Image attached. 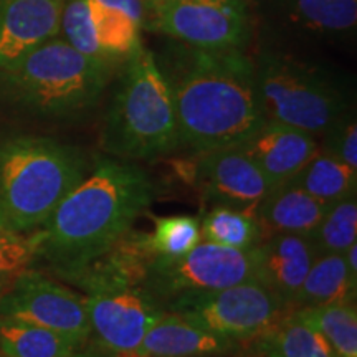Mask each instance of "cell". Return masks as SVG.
Masks as SVG:
<instances>
[{"label": "cell", "instance_id": "obj_1", "mask_svg": "<svg viewBox=\"0 0 357 357\" xmlns=\"http://www.w3.org/2000/svg\"><path fill=\"white\" fill-rule=\"evenodd\" d=\"M160 70L171 86L181 144L200 154L238 147L265 124L255 63L240 48L181 43Z\"/></svg>", "mask_w": 357, "mask_h": 357}, {"label": "cell", "instance_id": "obj_2", "mask_svg": "<svg viewBox=\"0 0 357 357\" xmlns=\"http://www.w3.org/2000/svg\"><path fill=\"white\" fill-rule=\"evenodd\" d=\"M155 185L139 166L98 159L38 231V253L58 275L77 278L126 236L149 208Z\"/></svg>", "mask_w": 357, "mask_h": 357}, {"label": "cell", "instance_id": "obj_3", "mask_svg": "<svg viewBox=\"0 0 357 357\" xmlns=\"http://www.w3.org/2000/svg\"><path fill=\"white\" fill-rule=\"evenodd\" d=\"M111 65L53 37L0 70V100L40 118H77L100 101Z\"/></svg>", "mask_w": 357, "mask_h": 357}, {"label": "cell", "instance_id": "obj_4", "mask_svg": "<svg viewBox=\"0 0 357 357\" xmlns=\"http://www.w3.org/2000/svg\"><path fill=\"white\" fill-rule=\"evenodd\" d=\"M88 159L50 137L0 141V218L3 229L29 234L43 227L66 195L86 177Z\"/></svg>", "mask_w": 357, "mask_h": 357}, {"label": "cell", "instance_id": "obj_5", "mask_svg": "<svg viewBox=\"0 0 357 357\" xmlns=\"http://www.w3.org/2000/svg\"><path fill=\"white\" fill-rule=\"evenodd\" d=\"M181 144L167 78L151 50L141 45L119 79L102 129V147L128 160L155 159Z\"/></svg>", "mask_w": 357, "mask_h": 357}, {"label": "cell", "instance_id": "obj_6", "mask_svg": "<svg viewBox=\"0 0 357 357\" xmlns=\"http://www.w3.org/2000/svg\"><path fill=\"white\" fill-rule=\"evenodd\" d=\"M255 70L266 121L316 136L328 132L347 113L341 89L323 70L273 52L263 53Z\"/></svg>", "mask_w": 357, "mask_h": 357}, {"label": "cell", "instance_id": "obj_7", "mask_svg": "<svg viewBox=\"0 0 357 357\" xmlns=\"http://www.w3.org/2000/svg\"><path fill=\"white\" fill-rule=\"evenodd\" d=\"M149 29L204 50L242 48L252 35L245 0H146Z\"/></svg>", "mask_w": 357, "mask_h": 357}, {"label": "cell", "instance_id": "obj_8", "mask_svg": "<svg viewBox=\"0 0 357 357\" xmlns=\"http://www.w3.org/2000/svg\"><path fill=\"white\" fill-rule=\"evenodd\" d=\"M164 307L212 333L230 339H252L283 318L287 303L250 280L213 291L182 294Z\"/></svg>", "mask_w": 357, "mask_h": 357}, {"label": "cell", "instance_id": "obj_9", "mask_svg": "<svg viewBox=\"0 0 357 357\" xmlns=\"http://www.w3.org/2000/svg\"><path fill=\"white\" fill-rule=\"evenodd\" d=\"M250 280L255 281L253 248L200 242L176 260L155 258L146 271L144 289L158 301H171L182 294L213 291Z\"/></svg>", "mask_w": 357, "mask_h": 357}, {"label": "cell", "instance_id": "obj_10", "mask_svg": "<svg viewBox=\"0 0 357 357\" xmlns=\"http://www.w3.org/2000/svg\"><path fill=\"white\" fill-rule=\"evenodd\" d=\"M0 318L65 334L78 342L91 333L86 300L38 271L24 270L0 294Z\"/></svg>", "mask_w": 357, "mask_h": 357}, {"label": "cell", "instance_id": "obj_11", "mask_svg": "<svg viewBox=\"0 0 357 357\" xmlns=\"http://www.w3.org/2000/svg\"><path fill=\"white\" fill-rule=\"evenodd\" d=\"M86 307L91 331L118 356L136 351L146 333L166 312L146 289L132 287L93 289Z\"/></svg>", "mask_w": 357, "mask_h": 357}, {"label": "cell", "instance_id": "obj_12", "mask_svg": "<svg viewBox=\"0 0 357 357\" xmlns=\"http://www.w3.org/2000/svg\"><path fill=\"white\" fill-rule=\"evenodd\" d=\"M197 177L205 199L253 215L275 187L240 146L202 153Z\"/></svg>", "mask_w": 357, "mask_h": 357}, {"label": "cell", "instance_id": "obj_13", "mask_svg": "<svg viewBox=\"0 0 357 357\" xmlns=\"http://www.w3.org/2000/svg\"><path fill=\"white\" fill-rule=\"evenodd\" d=\"M65 0H0V70L60 35Z\"/></svg>", "mask_w": 357, "mask_h": 357}, {"label": "cell", "instance_id": "obj_14", "mask_svg": "<svg viewBox=\"0 0 357 357\" xmlns=\"http://www.w3.org/2000/svg\"><path fill=\"white\" fill-rule=\"evenodd\" d=\"M255 281L281 298L287 306L296 296L307 271L318 257L310 236L275 234L266 242L253 247Z\"/></svg>", "mask_w": 357, "mask_h": 357}, {"label": "cell", "instance_id": "obj_15", "mask_svg": "<svg viewBox=\"0 0 357 357\" xmlns=\"http://www.w3.org/2000/svg\"><path fill=\"white\" fill-rule=\"evenodd\" d=\"M240 147L273 185L289 181L319 151L314 136L273 121H265Z\"/></svg>", "mask_w": 357, "mask_h": 357}, {"label": "cell", "instance_id": "obj_16", "mask_svg": "<svg viewBox=\"0 0 357 357\" xmlns=\"http://www.w3.org/2000/svg\"><path fill=\"white\" fill-rule=\"evenodd\" d=\"M235 339L212 333L177 312L166 311L136 351L119 357H197L234 349Z\"/></svg>", "mask_w": 357, "mask_h": 357}, {"label": "cell", "instance_id": "obj_17", "mask_svg": "<svg viewBox=\"0 0 357 357\" xmlns=\"http://www.w3.org/2000/svg\"><path fill=\"white\" fill-rule=\"evenodd\" d=\"M328 207L301 187L287 181L268 192L258 205L257 217L261 227H268L276 234L310 236Z\"/></svg>", "mask_w": 357, "mask_h": 357}, {"label": "cell", "instance_id": "obj_18", "mask_svg": "<svg viewBox=\"0 0 357 357\" xmlns=\"http://www.w3.org/2000/svg\"><path fill=\"white\" fill-rule=\"evenodd\" d=\"M357 280L347 270L342 253H319L291 303L294 307H318L356 300Z\"/></svg>", "mask_w": 357, "mask_h": 357}, {"label": "cell", "instance_id": "obj_19", "mask_svg": "<svg viewBox=\"0 0 357 357\" xmlns=\"http://www.w3.org/2000/svg\"><path fill=\"white\" fill-rule=\"evenodd\" d=\"M255 339L263 357H339L328 339L294 312Z\"/></svg>", "mask_w": 357, "mask_h": 357}, {"label": "cell", "instance_id": "obj_20", "mask_svg": "<svg viewBox=\"0 0 357 357\" xmlns=\"http://www.w3.org/2000/svg\"><path fill=\"white\" fill-rule=\"evenodd\" d=\"M79 346L82 342L42 326L0 318L3 357H73Z\"/></svg>", "mask_w": 357, "mask_h": 357}, {"label": "cell", "instance_id": "obj_21", "mask_svg": "<svg viewBox=\"0 0 357 357\" xmlns=\"http://www.w3.org/2000/svg\"><path fill=\"white\" fill-rule=\"evenodd\" d=\"M289 181L319 202L331 205L356 195L357 171L324 151H318Z\"/></svg>", "mask_w": 357, "mask_h": 357}, {"label": "cell", "instance_id": "obj_22", "mask_svg": "<svg viewBox=\"0 0 357 357\" xmlns=\"http://www.w3.org/2000/svg\"><path fill=\"white\" fill-rule=\"evenodd\" d=\"M86 3L93 33L106 60L111 63L114 60H126L141 47L142 24L126 12L98 0H86Z\"/></svg>", "mask_w": 357, "mask_h": 357}, {"label": "cell", "instance_id": "obj_23", "mask_svg": "<svg viewBox=\"0 0 357 357\" xmlns=\"http://www.w3.org/2000/svg\"><path fill=\"white\" fill-rule=\"evenodd\" d=\"M294 314L318 329L339 357H357V310L354 301L301 307L294 311Z\"/></svg>", "mask_w": 357, "mask_h": 357}, {"label": "cell", "instance_id": "obj_24", "mask_svg": "<svg viewBox=\"0 0 357 357\" xmlns=\"http://www.w3.org/2000/svg\"><path fill=\"white\" fill-rule=\"evenodd\" d=\"M200 235L205 242L250 250L260 243L261 223L253 213L215 205L200 223Z\"/></svg>", "mask_w": 357, "mask_h": 357}, {"label": "cell", "instance_id": "obj_25", "mask_svg": "<svg viewBox=\"0 0 357 357\" xmlns=\"http://www.w3.org/2000/svg\"><path fill=\"white\" fill-rule=\"evenodd\" d=\"M288 13L312 32H349L357 22V0H288Z\"/></svg>", "mask_w": 357, "mask_h": 357}, {"label": "cell", "instance_id": "obj_26", "mask_svg": "<svg viewBox=\"0 0 357 357\" xmlns=\"http://www.w3.org/2000/svg\"><path fill=\"white\" fill-rule=\"evenodd\" d=\"M319 253H342L357 242L356 195L339 200L328 207L316 229L310 235Z\"/></svg>", "mask_w": 357, "mask_h": 357}, {"label": "cell", "instance_id": "obj_27", "mask_svg": "<svg viewBox=\"0 0 357 357\" xmlns=\"http://www.w3.org/2000/svg\"><path fill=\"white\" fill-rule=\"evenodd\" d=\"M154 223V234L147 236V243L155 258L176 260L197 247L202 240L200 223L190 215L158 217Z\"/></svg>", "mask_w": 357, "mask_h": 357}, {"label": "cell", "instance_id": "obj_28", "mask_svg": "<svg viewBox=\"0 0 357 357\" xmlns=\"http://www.w3.org/2000/svg\"><path fill=\"white\" fill-rule=\"evenodd\" d=\"M60 33L63 35L61 38L66 43H70L75 50L83 55L108 61L102 55L101 48L98 47L95 33H93L86 0H65L63 8H61Z\"/></svg>", "mask_w": 357, "mask_h": 357}, {"label": "cell", "instance_id": "obj_29", "mask_svg": "<svg viewBox=\"0 0 357 357\" xmlns=\"http://www.w3.org/2000/svg\"><path fill=\"white\" fill-rule=\"evenodd\" d=\"M38 231L26 235L0 227V288L38 257Z\"/></svg>", "mask_w": 357, "mask_h": 357}, {"label": "cell", "instance_id": "obj_30", "mask_svg": "<svg viewBox=\"0 0 357 357\" xmlns=\"http://www.w3.org/2000/svg\"><path fill=\"white\" fill-rule=\"evenodd\" d=\"M324 153L357 171V124L349 114L341 116L324 134Z\"/></svg>", "mask_w": 357, "mask_h": 357}, {"label": "cell", "instance_id": "obj_31", "mask_svg": "<svg viewBox=\"0 0 357 357\" xmlns=\"http://www.w3.org/2000/svg\"><path fill=\"white\" fill-rule=\"evenodd\" d=\"M98 2L105 3V6L118 8V10L126 12L128 15H131L134 20H137L139 24L144 25V22H146L144 0H98Z\"/></svg>", "mask_w": 357, "mask_h": 357}, {"label": "cell", "instance_id": "obj_32", "mask_svg": "<svg viewBox=\"0 0 357 357\" xmlns=\"http://www.w3.org/2000/svg\"><path fill=\"white\" fill-rule=\"evenodd\" d=\"M342 257H344L346 266L349 270L351 276L357 280V242L352 243L351 247H347L344 252H342Z\"/></svg>", "mask_w": 357, "mask_h": 357}, {"label": "cell", "instance_id": "obj_33", "mask_svg": "<svg viewBox=\"0 0 357 357\" xmlns=\"http://www.w3.org/2000/svg\"><path fill=\"white\" fill-rule=\"evenodd\" d=\"M0 227H2V229H3V225H2V218H0Z\"/></svg>", "mask_w": 357, "mask_h": 357}, {"label": "cell", "instance_id": "obj_34", "mask_svg": "<svg viewBox=\"0 0 357 357\" xmlns=\"http://www.w3.org/2000/svg\"><path fill=\"white\" fill-rule=\"evenodd\" d=\"M0 357H3V354H2V352H0Z\"/></svg>", "mask_w": 357, "mask_h": 357}]
</instances>
